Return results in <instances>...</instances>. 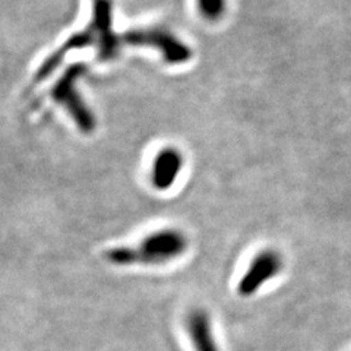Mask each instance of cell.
<instances>
[{
    "instance_id": "1",
    "label": "cell",
    "mask_w": 351,
    "mask_h": 351,
    "mask_svg": "<svg viewBox=\"0 0 351 351\" xmlns=\"http://www.w3.org/2000/svg\"><path fill=\"white\" fill-rule=\"evenodd\" d=\"M93 2V18L82 31L76 32L66 40L62 46L53 51L50 56L41 63L34 81L40 82L46 80L58 66L62 63L66 54L72 50H81L86 47H94L97 50L98 59L101 62L113 60L119 56L123 46H136L135 29L126 31L123 34L113 31V3L112 0H91Z\"/></svg>"
},
{
    "instance_id": "2",
    "label": "cell",
    "mask_w": 351,
    "mask_h": 351,
    "mask_svg": "<svg viewBox=\"0 0 351 351\" xmlns=\"http://www.w3.org/2000/svg\"><path fill=\"white\" fill-rule=\"evenodd\" d=\"M188 239L179 230L166 228L151 233L135 247L119 246L108 249L104 258L114 267L162 265L182 256L188 250Z\"/></svg>"
},
{
    "instance_id": "3",
    "label": "cell",
    "mask_w": 351,
    "mask_h": 351,
    "mask_svg": "<svg viewBox=\"0 0 351 351\" xmlns=\"http://www.w3.org/2000/svg\"><path fill=\"white\" fill-rule=\"evenodd\" d=\"M85 72V64L76 63L69 66L62 75V78L58 81V84L53 86L51 97L54 101L66 108V112L71 114L73 122L78 125V128L84 134H91L95 129V119L82 101L78 91H76V81H78Z\"/></svg>"
},
{
    "instance_id": "4",
    "label": "cell",
    "mask_w": 351,
    "mask_h": 351,
    "mask_svg": "<svg viewBox=\"0 0 351 351\" xmlns=\"http://www.w3.org/2000/svg\"><path fill=\"white\" fill-rule=\"evenodd\" d=\"M282 271V258L278 252L265 249L252 259L247 269L237 282V294L240 298L249 299L255 295L263 285L276 278Z\"/></svg>"
},
{
    "instance_id": "5",
    "label": "cell",
    "mask_w": 351,
    "mask_h": 351,
    "mask_svg": "<svg viewBox=\"0 0 351 351\" xmlns=\"http://www.w3.org/2000/svg\"><path fill=\"white\" fill-rule=\"evenodd\" d=\"M184 328L193 351H221L217 343L211 316L202 307H196L186 315Z\"/></svg>"
},
{
    "instance_id": "6",
    "label": "cell",
    "mask_w": 351,
    "mask_h": 351,
    "mask_svg": "<svg viewBox=\"0 0 351 351\" xmlns=\"http://www.w3.org/2000/svg\"><path fill=\"white\" fill-rule=\"evenodd\" d=\"M182 169V156L173 148L162 149L154 161L152 183L157 189H169L178 179Z\"/></svg>"
},
{
    "instance_id": "7",
    "label": "cell",
    "mask_w": 351,
    "mask_h": 351,
    "mask_svg": "<svg viewBox=\"0 0 351 351\" xmlns=\"http://www.w3.org/2000/svg\"><path fill=\"white\" fill-rule=\"evenodd\" d=\"M201 12L208 19H217L223 15L226 9V0H197Z\"/></svg>"
}]
</instances>
